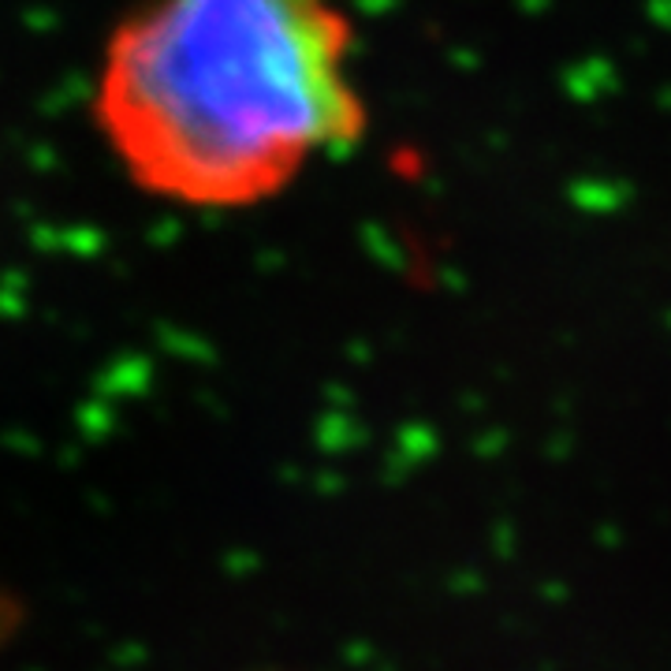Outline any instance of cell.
<instances>
[{"mask_svg": "<svg viewBox=\"0 0 671 671\" xmlns=\"http://www.w3.org/2000/svg\"><path fill=\"white\" fill-rule=\"evenodd\" d=\"M86 123L153 206H273L370 128L351 0H131L90 64Z\"/></svg>", "mask_w": 671, "mask_h": 671, "instance_id": "cell-1", "label": "cell"}, {"mask_svg": "<svg viewBox=\"0 0 671 671\" xmlns=\"http://www.w3.org/2000/svg\"><path fill=\"white\" fill-rule=\"evenodd\" d=\"M15 623H19V608H15L12 593H8L4 586H0V646H4V641L12 638Z\"/></svg>", "mask_w": 671, "mask_h": 671, "instance_id": "cell-2", "label": "cell"}]
</instances>
